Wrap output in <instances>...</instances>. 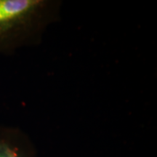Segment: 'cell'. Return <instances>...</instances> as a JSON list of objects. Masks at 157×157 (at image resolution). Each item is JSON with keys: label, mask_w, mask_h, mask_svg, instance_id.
<instances>
[{"label": "cell", "mask_w": 157, "mask_h": 157, "mask_svg": "<svg viewBox=\"0 0 157 157\" xmlns=\"http://www.w3.org/2000/svg\"><path fill=\"white\" fill-rule=\"evenodd\" d=\"M60 5L55 0H0V56L39 44L58 21Z\"/></svg>", "instance_id": "1"}, {"label": "cell", "mask_w": 157, "mask_h": 157, "mask_svg": "<svg viewBox=\"0 0 157 157\" xmlns=\"http://www.w3.org/2000/svg\"><path fill=\"white\" fill-rule=\"evenodd\" d=\"M0 157H36V148L21 129L0 124Z\"/></svg>", "instance_id": "2"}]
</instances>
